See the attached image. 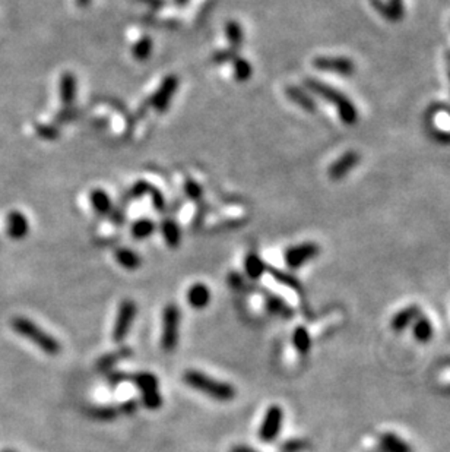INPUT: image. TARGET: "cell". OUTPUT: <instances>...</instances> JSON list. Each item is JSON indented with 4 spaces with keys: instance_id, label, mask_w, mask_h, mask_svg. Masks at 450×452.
<instances>
[{
    "instance_id": "cell-1",
    "label": "cell",
    "mask_w": 450,
    "mask_h": 452,
    "mask_svg": "<svg viewBox=\"0 0 450 452\" xmlns=\"http://www.w3.org/2000/svg\"><path fill=\"white\" fill-rule=\"evenodd\" d=\"M183 380H185V384L188 387L199 391L208 395L209 398L219 403L233 401L237 395V391L231 384L222 382V380H218L212 376H208L201 371H194V369L186 371L183 373Z\"/></svg>"
},
{
    "instance_id": "cell-2",
    "label": "cell",
    "mask_w": 450,
    "mask_h": 452,
    "mask_svg": "<svg viewBox=\"0 0 450 452\" xmlns=\"http://www.w3.org/2000/svg\"><path fill=\"white\" fill-rule=\"evenodd\" d=\"M304 86L310 90L312 92H315L316 95H319L320 98H323L325 102H329L332 106H335V108L338 110V115H340L341 120L345 124H354L358 120V110L354 106V103L349 100L347 95H344L342 92H340L338 90H335L333 87L326 86V83H323L320 81H316L313 78H308L304 81Z\"/></svg>"
},
{
    "instance_id": "cell-3",
    "label": "cell",
    "mask_w": 450,
    "mask_h": 452,
    "mask_svg": "<svg viewBox=\"0 0 450 452\" xmlns=\"http://www.w3.org/2000/svg\"><path fill=\"white\" fill-rule=\"evenodd\" d=\"M10 327L17 334L26 338L28 341H31L34 346H37L41 351L46 353L49 356H58L62 350V344L56 340L51 334L44 331L40 325H37L31 319L24 316H15L10 321Z\"/></svg>"
},
{
    "instance_id": "cell-4",
    "label": "cell",
    "mask_w": 450,
    "mask_h": 452,
    "mask_svg": "<svg viewBox=\"0 0 450 452\" xmlns=\"http://www.w3.org/2000/svg\"><path fill=\"white\" fill-rule=\"evenodd\" d=\"M181 312L174 303L167 305L162 310V330H161V348L165 353H173L180 340Z\"/></svg>"
},
{
    "instance_id": "cell-5",
    "label": "cell",
    "mask_w": 450,
    "mask_h": 452,
    "mask_svg": "<svg viewBox=\"0 0 450 452\" xmlns=\"http://www.w3.org/2000/svg\"><path fill=\"white\" fill-rule=\"evenodd\" d=\"M138 315V307L136 303L131 299H124L117 309V316L115 321V327H112V341L115 343H122L124 341V338L129 335L133 322Z\"/></svg>"
},
{
    "instance_id": "cell-6",
    "label": "cell",
    "mask_w": 450,
    "mask_h": 452,
    "mask_svg": "<svg viewBox=\"0 0 450 452\" xmlns=\"http://www.w3.org/2000/svg\"><path fill=\"white\" fill-rule=\"evenodd\" d=\"M284 423V410L279 405H271L263 416L262 425L259 428V439L263 442H274L279 436L281 428Z\"/></svg>"
},
{
    "instance_id": "cell-7",
    "label": "cell",
    "mask_w": 450,
    "mask_h": 452,
    "mask_svg": "<svg viewBox=\"0 0 450 452\" xmlns=\"http://www.w3.org/2000/svg\"><path fill=\"white\" fill-rule=\"evenodd\" d=\"M313 66L320 72H329L341 76H351L356 72V63L348 58H328L322 56L313 60Z\"/></svg>"
},
{
    "instance_id": "cell-8",
    "label": "cell",
    "mask_w": 450,
    "mask_h": 452,
    "mask_svg": "<svg viewBox=\"0 0 450 452\" xmlns=\"http://www.w3.org/2000/svg\"><path fill=\"white\" fill-rule=\"evenodd\" d=\"M320 252V248L316 243L307 242L300 243L297 246H291L285 252V264L292 268V270H299L304 264L315 259Z\"/></svg>"
},
{
    "instance_id": "cell-9",
    "label": "cell",
    "mask_w": 450,
    "mask_h": 452,
    "mask_svg": "<svg viewBox=\"0 0 450 452\" xmlns=\"http://www.w3.org/2000/svg\"><path fill=\"white\" fill-rule=\"evenodd\" d=\"M177 88H178V79L174 75H168L167 78H164L161 86L151 97L149 104L157 111H165L168 106H170Z\"/></svg>"
},
{
    "instance_id": "cell-10",
    "label": "cell",
    "mask_w": 450,
    "mask_h": 452,
    "mask_svg": "<svg viewBox=\"0 0 450 452\" xmlns=\"http://www.w3.org/2000/svg\"><path fill=\"white\" fill-rule=\"evenodd\" d=\"M360 163V154L356 151H348L341 155L331 167H329V177L332 180H341L344 179L353 168H356Z\"/></svg>"
},
{
    "instance_id": "cell-11",
    "label": "cell",
    "mask_w": 450,
    "mask_h": 452,
    "mask_svg": "<svg viewBox=\"0 0 450 452\" xmlns=\"http://www.w3.org/2000/svg\"><path fill=\"white\" fill-rule=\"evenodd\" d=\"M6 233L12 240H22L30 233V223L28 218L19 213V211H12L6 217Z\"/></svg>"
},
{
    "instance_id": "cell-12",
    "label": "cell",
    "mask_w": 450,
    "mask_h": 452,
    "mask_svg": "<svg viewBox=\"0 0 450 452\" xmlns=\"http://www.w3.org/2000/svg\"><path fill=\"white\" fill-rule=\"evenodd\" d=\"M78 92V81L76 76L70 72H65L59 81V95L60 100L66 107H70L76 100Z\"/></svg>"
},
{
    "instance_id": "cell-13",
    "label": "cell",
    "mask_w": 450,
    "mask_h": 452,
    "mask_svg": "<svg viewBox=\"0 0 450 452\" xmlns=\"http://www.w3.org/2000/svg\"><path fill=\"white\" fill-rule=\"evenodd\" d=\"M210 298H212V294H210L209 287L206 284H203V282H196V284H193L188 290V294H186L188 303L193 309H198V310L208 307Z\"/></svg>"
},
{
    "instance_id": "cell-14",
    "label": "cell",
    "mask_w": 450,
    "mask_h": 452,
    "mask_svg": "<svg viewBox=\"0 0 450 452\" xmlns=\"http://www.w3.org/2000/svg\"><path fill=\"white\" fill-rule=\"evenodd\" d=\"M132 355H133L132 348H128V347L119 348V350L112 351V353H107V355H104L100 360L97 362V371H100V372H108V371H111L112 367H115L117 363H120V362L124 360V359H129Z\"/></svg>"
},
{
    "instance_id": "cell-15",
    "label": "cell",
    "mask_w": 450,
    "mask_h": 452,
    "mask_svg": "<svg viewBox=\"0 0 450 452\" xmlns=\"http://www.w3.org/2000/svg\"><path fill=\"white\" fill-rule=\"evenodd\" d=\"M285 94H287V97L290 98V100L294 104H297L300 108H303L306 111H315L316 110V102L313 100V97L308 94L306 90H303L300 87L291 86V87H287Z\"/></svg>"
},
{
    "instance_id": "cell-16",
    "label": "cell",
    "mask_w": 450,
    "mask_h": 452,
    "mask_svg": "<svg viewBox=\"0 0 450 452\" xmlns=\"http://www.w3.org/2000/svg\"><path fill=\"white\" fill-rule=\"evenodd\" d=\"M129 380L133 382V385L139 389L140 394H148L153 391H160L158 389V378L151 373V372H138L135 375H129Z\"/></svg>"
},
{
    "instance_id": "cell-17",
    "label": "cell",
    "mask_w": 450,
    "mask_h": 452,
    "mask_svg": "<svg viewBox=\"0 0 450 452\" xmlns=\"http://www.w3.org/2000/svg\"><path fill=\"white\" fill-rule=\"evenodd\" d=\"M161 234L165 240V243L172 249H177L181 242V230L178 224L173 218H165L160 225Z\"/></svg>"
},
{
    "instance_id": "cell-18",
    "label": "cell",
    "mask_w": 450,
    "mask_h": 452,
    "mask_svg": "<svg viewBox=\"0 0 450 452\" xmlns=\"http://www.w3.org/2000/svg\"><path fill=\"white\" fill-rule=\"evenodd\" d=\"M90 202H91L95 213H98L100 216L111 214L112 204L110 200V195L104 189H94L90 193Z\"/></svg>"
},
{
    "instance_id": "cell-19",
    "label": "cell",
    "mask_w": 450,
    "mask_h": 452,
    "mask_svg": "<svg viewBox=\"0 0 450 452\" xmlns=\"http://www.w3.org/2000/svg\"><path fill=\"white\" fill-rule=\"evenodd\" d=\"M115 258H116L117 264L128 271H135L140 265H142V258L139 257V253H136L135 250L128 249V248L117 249L115 253Z\"/></svg>"
},
{
    "instance_id": "cell-20",
    "label": "cell",
    "mask_w": 450,
    "mask_h": 452,
    "mask_svg": "<svg viewBox=\"0 0 450 452\" xmlns=\"http://www.w3.org/2000/svg\"><path fill=\"white\" fill-rule=\"evenodd\" d=\"M244 271L250 280H259L266 271H268V265L263 262V259L256 255V253H249L244 258Z\"/></svg>"
},
{
    "instance_id": "cell-21",
    "label": "cell",
    "mask_w": 450,
    "mask_h": 452,
    "mask_svg": "<svg viewBox=\"0 0 450 452\" xmlns=\"http://www.w3.org/2000/svg\"><path fill=\"white\" fill-rule=\"evenodd\" d=\"M122 414L120 405H98L88 410V416L98 421H112Z\"/></svg>"
},
{
    "instance_id": "cell-22",
    "label": "cell",
    "mask_w": 450,
    "mask_h": 452,
    "mask_svg": "<svg viewBox=\"0 0 450 452\" xmlns=\"http://www.w3.org/2000/svg\"><path fill=\"white\" fill-rule=\"evenodd\" d=\"M157 230V225L149 218H139L132 224V236L136 240H145Z\"/></svg>"
},
{
    "instance_id": "cell-23",
    "label": "cell",
    "mask_w": 450,
    "mask_h": 452,
    "mask_svg": "<svg viewBox=\"0 0 450 452\" xmlns=\"http://www.w3.org/2000/svg\"><path fill=\"white\" fill-rule=\"evenodd\" d=\"M225 34H227V40L230 43L231 50L237 51L243 45V28L237 21H228L225 25Z\"/></svg>"
},
{
    "instance_id": "cell-24",
    "label": "cell",
    "mask_w": 450,
    "mask_h": 452,
    "mask_svg": "<svg viewBox=\"0 0 450 452\" xmlns=\"http://www.w3.org/2000/svg\"><path fill=\"white\" fill-rule=\"evenodd\" d=\"M153 51V43H152V38L145 35L142 38H139L136 41V45L133 46V58L138 60V62H145L151 58V54Z\"/></svg>"
},
{
    "instance_id": "cell-25",
    "label": "cell",
    "mask_w": 450,
    "mask_h": 452,
    "mask_svg": "<svg viewBox=\"0 0 450 452\" xmlns=\"http://www.w3.org/2000/svg\"><path fill=\"white\" fill-rule=\"evenodd\" d=\"M233 72H234V78L238 82H246L253 75V67L249 60L242 59V58H235L233 60Z\"/></svg>"
},
{
    "instance_id": "cell-26",
    "label": "cell",
    "mask_w": 450,
    "mask_h": 452,
    "mask_svg": "<svg viewBox=\"0 0 450 452\" xmlns=\"http://www.w3.org/2000/svg\"><path fill=\"white\" fill-rule=\"evenodd\" d=\"M266 307H268L269 312H272L275 315L285 316V318L291 316V309L283 299H279L278 296H274V294L268 296V298H266Z\"/></svg>"
},
{
    "instance_id": "cell-27",
    "label": "cell",
    "mask_w": 450,
    "mask_h": 452,
    "mask_svg": "<svg viewBox=\"0 0 450 452\" xmlns=\"http://www.w3.org/2000/svg\"><path fill=\"white\" fill-rule=\"evenodd\" d=\"M370 3L372 6L377 10V13H381V15L388 19V21H392V22H397L399 19H402L398 13L393 10L390 8V5L388 2H385V0H370Z\"/></svg>"
},
{
    "instance_id": "cell-28",
    "label": "cell",
    "mask_w": 450,
    "mask_h": 452,
    "mask_svg": "<svg viewBox=\"0 0 450 452\" xmlns=\"http://www.w3.org/2000/svg\"><path fill=\"white\" fill-rule=\"evenodd\" d=\"M292 343L299 353L306 355L308 348H310V337H308V332L304 328H297L292 334Z\"/></svg>"
},
{
    "instance_id": "cell-29",
    "label": "cell",
    "mask_w": 450,
    "mask_h": 452,
    "mask_svg": "<svg viewBox=\"0 0 450 452\" xmlns=\"http://www.w3.org/2000/svg\"><path fill=\"white\" fill-rule=\"evenodd\" d=\"M268 270L269 273L274 275V278L281 282V284H284L287 287H291V289H300V284H299V281L295 277H292L291 274L285 273V271H281V270H276V268L274 266H268Z\"/></svg>"
},
{
    "instance_id": "cell-30",
    "label": "cell",
    "mask_w": 450,
    "mask_h": 452,
    "mask_svg": "<svg viewBox=\"0 0 450 452\" xmlns=\"http://www.w3.org/2000/svg\"><path fill=\"white\" fill-rule=\"evenodd\" d=\"M164 400L161 397L160 391H153V392H148L142 395V404L148 408V410H158L162 405Z\"/></svg>"
},
{
    "instance_id": "cell-31",
    "label": "cell",
    "mask_w": 450,
    "mask_h": 452,
    "mask_svg": "<svg viewBox=\"0 0 450 452\" xmlns=\"http://www.w3.org/2000/svg\"><path fill=\"white\" fill-rule=\"evenodd\" d=\"M185 192H186L188 197H190V200H193V201L202 200V195H203L202 186L199 185V183H196L192 179H188L186 180V183H185Z\"/></svg>"
},
{
    "instance_id": "cell-32",
    "label": "cell",
    "mask_w": 450,
    "mask_h": 452,
    "mask_svg": "<svg viewBox=\"0 0 450 452\" xmlns=\"http://www.w3.org/2000/svg\"><path fill=\"white\" fill-rule=\"evenodd\" d=\"M149 196H151V201H152L153 208H156L158 213H164L165 208H167V202H165V197L161 193V191L152 186L151 191H149Z\"/></svg>"
},
{
    "instance_id": "cell-33",
    "label": "cell",
    "mask_w": 450,
    "mask_h": 452,
    "mask_svg": "<svg viewBox=\"0 0 450 452\" xmlns=\"http://www.w3.org/2000/svg\"><path fill=\"white\" fill-rule=\"evenodd\" d=\"M35 132L44 139H56L59 135V131L51 124H38L35 126Z\"/></svg>"
},
{
    "instance_id": "cell-34",
    "label": "cell",
    "mask_w": 450,
    "mask_h": 452,
    "mask_svg": "<svg viewBox=\"0 0 450 452\" xmlns=\"http://www.w3.org/2000/svg\"><path fill=\"white\" fill-rule=\"evenodd\" d=\"M307 448V442L303 439H291L287 441L283 446H281V451L283 452H300Z\"/></svg>"
},
{
    "instance_id": "cell-35",
    "label": "cell",
    "mask_w": 450,
    "mask_h": 452,
    "mask_svg": "<svg viewBox=\"0 0 450 452\" xmlns=\"http://www.w3.org/2000/svg\"><path fill=\"white\" fill-rule=\"evenodd\" d=\"M151 185L148 181H144V180H140V181H136L132 191H131V195L133 197H142L145 195H149V191H151Z\"/></svg>"
},
{
    "instance_id": "cell-36",
    "label": "cell",
    "mask_w": 450,
    "mask_h": 452,
    "mask_svg": "<svg viewBox=\"0 0 450 452\" xmlns=\"http://www.w3.org/2000/svg\"><path fill=\"white\" fill-rule=\"evenodd\" d=\"M237 58V51L234 50H222V51H218L215 53L214 56V60L218 62V63H225V62H230V60H234Z\"/></svg>"
},
{
    "instance_id": "cell-37",
    "label": "cell",
    "mask_w": 450,
    "mask_h": 452,
    "mask_svg": "<svg viewBox=\"0 0 450 452\" xmlns=\"http://www.w3.org/2000/svg\"><path fill=\"white\" fill-rule=\"evenodd\" d=\"M107 379H108V382L112 387H117L119 384L124 382V380H129V375L128 373H123V372H115V373H110L107 376Z\"/></svg>"
},
{
    "instance_id": "cell-38",
    "label": "cell",
    "mask_w": 450,
    "mask_h": 452,
    "mask_svg": "<svg viewBox=\"0 0 450 452\" xmlns=\"http://www.w3.org/2000/svg\"><path fill=\"white\" fill-rule=\"evenodd\" d=\"M139 404L135 400H129L123 404H120V410H122V414H133L136 413Z\"/></svg>"
},
{
    "instance_id": "cell-39",
    "label": "cell",
    "mask_w": 450,
    "mask_h": 452,
    "mask_svg": "<svg viewBox=\"0 0 450 452\" xmlns=\"http://www.w3.org/2000/svg\"><path fill=\"white\" fill-rule=\"evenodd\" d=\"M228 282L233 289H242L244 286V278L238 274V273H231L228 275Z\"/></svg>"
},
{
    "instance_id": "cell-40",
    "label": "cell",
    "mask_w": 450,
    "mask_h": 452,
    "mask_svg": "<svg viewBox=\"0 0 450 452\" xmlns=\"http://www.w3.org/2000/svg\"><path fill=\"white\" fill-rule=\"evenodd\" d=\"M388 3L390 5V8L395 10L398 15L402 18L403 17V0H388Z\"/></svg>"
},
{
    "instance_id": "cell-41",
    "label": "cell",
    "mask_w": 450,
    "mask_h": 452,
    "mask_svg": "<svg viewBox=\"0 0 450 452\" xmlns=\"http://www.w3.org/2000/svg\"><path fill=\"white\" fill-rule=\"evenodd\" d=\"M230 452H259L255 448L247 446V445H235L230 449Z\"/></svg>"
},
{
    "instance_id": "cell-42",
    "label": "cell",
    "mask_w": 450,
    "mask_h": 452,
    "mask_svg": "<svg viewBox=\"0 0 450 452\" xmlns=\"http://www.w3.org/2000/svg\"><path fill=\"white\" fill-rule=\"evenodd\" d=\"M90 2H91V0H78V3H79L81 6H87Z\"/></svg>"
},
{
    "instance_id": "cell-43",
    "label": "cell",
    "mask_w": 450,
    "mask_h": 452,
    "mask_svg": "<svg viewBox=\"0 0 450 452\" xmlns=\"http://www.w3.org/2000/svg\"><path fill=\"white\" fill-rule=\"evenodd\" d=\"M0 452H17V451H13V449H3V451H0Z\"/></svg>"
},
{
    "instance_id": "cell-44",
    "label": "cell",
    "mask_w": 450,
    "mask_h": 452,
    "mask_svg": "<svg viewBox=\"0 0 450 452\" xmlns=\"http://www.w3.org/2000/svg\"><path fill=\"white\" fill-rule=\"evenodd\" d=\"M449 78H450V65H449Z\"/></svg>"
},
{
    "instance_id": "cell-45",
    "label": "cell",
    "mask_w": 450,
    "mask_h": 452,
    "mask_svg": "<svg viewBox=\"0 0 450 452\" xmlns=\"http://www.w3.org/2000/svg\"><path fill=\"white\" fill-rule=\"evenodd\" d=\"M449 62H450V53H449Z\"/></svg>"
}]
</instances>
